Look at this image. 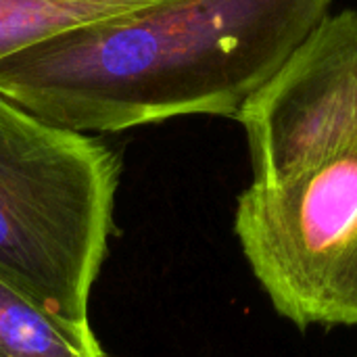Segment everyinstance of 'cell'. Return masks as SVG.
Here are the masks:
<instances>
[{
    "instance_id": "obj_1",
    "label": "cell",
    "mask_w": 357,
    "mask_h": 357,
    "mask_svg": "<svg viewBox=\"0 0 357 357\" xmlns=\"http://www.w3.org/2000/svg\"><path fill=\"white\" fill-rule=\"evenodd\" d=\"M331 2L153 0L2 59L0 94L84 134L182 115L236 117Z\"/></svg>"
},
{
    "instance_id": "obj_2",
    "label": "cell",
    "mask_w": 357,
    "mask_h": 357,
    "mask_svg": "<svg viewBox=\"0 0 357 357\" xmlns=\"http://www.w3.org/2000/svg\"><path fill=\"white\" fill-rule=\"evenodd\" d=\"M117 182L107 144L0 94V272L75 326H90Z\"/></svg>"
},
{
    "instance_id": "obj_3",
    "label": "cell",
    "mask_w": 357,
    "mask_h": 357,
    "mask_svg": "<svg viewBox=\"0 0 357 357\" xmlns=\"http://www.w3.org/2000/svg\"><path fill=\"white\" fill-rule=\"evenodd\" d=\"M234 230L278 314L297 326H357V144L253 182Z\"/></svg>"
},
{
    "instance_id": "obj_4",
    "label": "cell",
    "mask_w": 357,
    "mask_h": 357,
    "mask_svg": "<svg viewBox=\"0 0 357 357\" xmlns=\"http://www.w3.org/2000/svg\"><path fill=\"white\" fill-rule=\"evenodd\" d=\"M253 182H274L357 144V10L326 15L234 117Z\"/></svg>"
},
{
    "instance_id": "obj_5",
    "label": "cell",
    "mask_w": 357,
    "mask_h": 357,
    "mask_svg": "<svg viewBox=\"0 0 357 357\" xmlns=\"http://www.w3.org/2000/svg\"><path fill=\"white\" fill-rule=\"evenodd\" d=\"M0 357H107L90 326L42 307L0 272Z\"/></svg>"
},
{
    "instance_id": "obj_6",
    "label": "cell",
    "mask_w": 357,
    "mask_h": 357,
    "mask_svg": "<svg viewBox=\"0 0 357 357\" xmlns=\"http://www.w3.org/2000/svg\"><path fill=\"white\" fill-rule=\"evenodd\" d=\"M138 0H0V61L61 29L105 19Z\"/></svg>"
},
{
    "instance_id": "obj_7",
    "label": "cell",
    "mask_w": 357,
    "mask_h": 357,
    "mask_svg": "<svg viewBox=\"0 0 357 357\" xmlns=\"http://www.w3.org/2000/svg\"><path fill=\"white\" fill-rule=\"evenodd\" d=\"M138 2H153V0H138Z\"/></svg>"
}]
</instances>
